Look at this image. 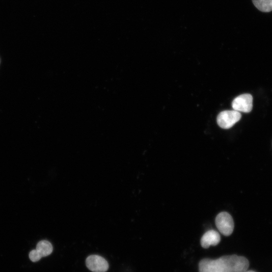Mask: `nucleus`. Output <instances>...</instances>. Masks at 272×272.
<instances>
[{
  "mask_svg": "<svg viewBox=\"0 0 272 272\" xmlns=\"http://www.w3.org/2000/svg\"><path fill=\"white\" fill-rule=\"evenodd\" d=\"M249 266L246 258L234 255L217 260L203 259L199 263V272H245Z\"/></svg>",
  "mask_w": 272,
  "mask_h": 272,
  "instance_id": "obj_1",
  "label": "nucleus"
},
{
  "mask_svg": "<svg viewBox=\"0 0 272 272\" xmlns=\"http://www.w3.org/2000/svg\"><path fill=\"white\" fill-rule=\"evenodd\" d=\"M216 225L224 236H229L234 231L235 224L234 220L229 213L223 212L219 214L216 219Z\"/></svg>",
  "mask_w": 272,
  "mask_h": 272,
  "instance_id": "obj_2",
  "label": "nucleus"
},
{
  "mask_svg": "<svg viewBox=\"0 0 272 272\" xmlns=\"http://www.w3.org/2000/svg\"><path fill=\"white\" fill-rule=\"evenodd\" d=\"M242 118L239 111L236 110H225L218 115V123L222 128L228 129L234 126Z\"/></svg>",
  "mask_w": 272,
  "mask_h": 272,
  "instance_id": "obj_3",
  "label": "nucleus"
},
{
  "mask_svg": "<svg viewBox=\"0 0 272 272\" xmlns=\"http://www.w3.org/2000/svg\"><path fill=\"white\" fill-rule=\"evenodd\" d=\"M252 96L249 94H244L236 98L232 102V107L235 110L249 112L252 109Z\"/></svg>",
  "mask_w": 272,
  "mask_h": 272,
  "instance_id": "obj_4",
  "label": "nucleus"
},
{
  "mask_svg": "<svg viewBox=\"0 0 272 272\" xmlns=\"http://www.w3.org/2000/svg\"><path fill=\"white\" fill-rule=\"evenodd\" d=\"M87 267L93 272H106L109 268V265L104 258L98 255L89 256L86 260Z\"/></svg>",
  "mask_w": 272,
  "mask_h": 272,
  "instance_id": "obj_5",
  "label": "nucleus"
},
{
  "mask_svg": "<svg viewBox=\"0 0 272 272\" xmlns=\"http://www.w3.org/2000/svg\"><path fill=\"white\" fill-rule=\"evenodd\" d=\"M221 237L219 233L216 230H211L205 233L201 240V246L208 248L211 245L216 246L220 243Z\"/></svg>",
  "mask_w": 272,
  "mask_h": 272,
  "instance_id": "obj_6",
  "label": "nucleus"
},
{
  "mask_svg": "<svg viewBox=\"0 0 272 272\" xmlns=\"http://www.w3.org/2000/svg\"><path fill=\"white\" fill-rule=\"evenodd\" d=\"M36 249L40 252L42 257L50 255L53 250L52 245L47 241H42L39 242L37 244Z\"/></svg>",
  "mask_w": 272,
  "mask_h": 272,
  "instance_id": "obj_7",
  "label": "nucleus"
},
{
  "mask_svg": "<svg viewBox=\"0 0 272 272\" xmlns=\"http://www.w3.org/2000/svg\"><path fill=\"white\" fill-rule=\"evenodd\" d=\"M254 6L262 12L272 11V0H252Z\"/></svg>",
  "mask_w": 272,
  "mask_h": 272,
  "instance_id": "obj_8",
  "label": "nucleus"
},
{
  "mask_svg": "<svg viewBox=\"0 0 272 272\" xmlns=\"http://www.w3.org/2000/svg\"><path fill=\"white\" fill-rule=\"evenodd\" d=\"M29 257L30 260L33 262H36L40 261L43 258L40 254V252H39L36 249L32 250L30 252Z\"/></svg>",
  "mask_w": 272,
  "mask_h": 272,
  "instance_id": "obj_9",
  "label": "nucleus"
},
{
  "mask_svg": "<svg viewBox=\"0 0 272 272\" xmlns=\"http://www.w3.org/2000/svg\"><path fill=\"white\" fill-rule=\"evenodd\" d=\"M245 272H255L254 271H247Z\"/></svg>",
  "mask_w": 272,
  "mask_h": 272,
  "instance_id": "obj_10",
  "label": "nucleus"
}]
</instances>
